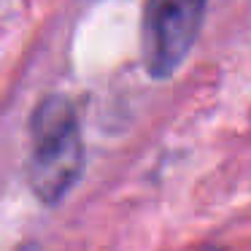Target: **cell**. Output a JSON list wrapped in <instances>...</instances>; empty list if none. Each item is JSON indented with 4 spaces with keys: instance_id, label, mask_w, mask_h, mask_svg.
I'll return each instance as SVG.
<instances>
[{
    "instance_id": "cell-1",
    "label": "cell",
    "mask_w": 251,
    "mask_h": 251,
    "mask_svg": "<svg viewBox=\"0 0 251 251\" xmlns=\"http://www.w3.org/2000/svg\"><path fill=\"white\" fill-rule=\"evenodd\" d=\"M30 130H33V151L27 162L30 189L46 205H54L81 178L84 170V143L78 132L76 108L60 95L46 98L35 108Z\"/></svg>"
},
{
    "instance_id": "cell-2",
    "label": "cell",
    "mask_w": 251,
    "mask_h": 251,
    "mask_svg": "<svg viewBox=\"0 0 251 251\" xmlns=\"http://www.w3.org/2000/svg\"><path fill=\"white\" fill-rule=\"evenodd\" d=\"M205 3H149L143 14V60L154 78H168L181 65L202 25Z\"/></svg>"
}]
</instances>
